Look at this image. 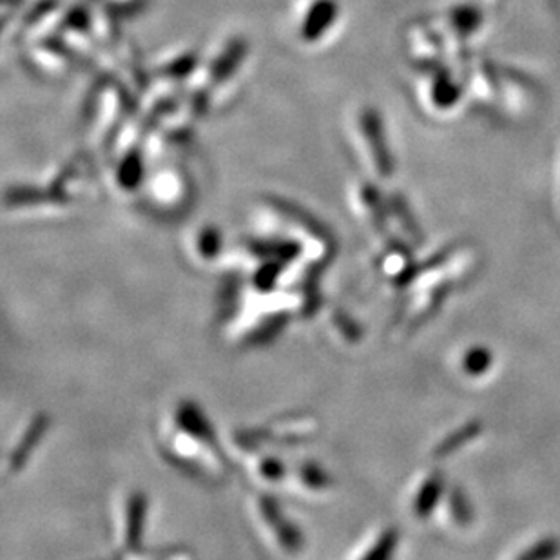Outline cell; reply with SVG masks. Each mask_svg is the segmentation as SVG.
<instances>
[{
    "label": "cell",
    "mask_w": 560,
    "mask_h": 560,
    "mask_svg": "<svg viewBox=\"0 0 560 560\" xmlns=\"http://www.w3.org/2000/svg\"><path fill=\"white\" fill-rule=\"evenodd\" d=\"M485 430V424L479 419H471L468 423L463 424L459 429L441 439V443L434 448V457L438 459H446L450 455H454L455 452H459L463 446L471 443L474 439L479 438Z\"/></svg>",
    "instance_id": "19"
},
{
    "label": "cell",
    "mask_w": 560,
    "mask_h": 560,
    "mask_svg": "<svg viewBox=\"0 0 560 560\" xmlns=\"http://www.w3.org/2000/svg\"><path fill=\"white\" fill-rule=\"evenodd\" d=\"M388 206H390V217L396 218L397 223H399L402 231L407 233L410 242H412V244H423V233H421V229L418 228V222H416V218L412 217V211L408 209L401 196H390Z\"/></svg>",
    "instance_id": "20"
},
{
    "label": "cell",
    "mask_w": 560,
    "mask_h": 560,
    "mask_svg": "<svg viewBox=\"0 0 560 560\" xmlns=\"http://www.w3.org/2000/svg\"><path fill=\"white\" fill-rule=\"evenodd\" d=\"M49 429H51V418L48 412H33L30 418L19 424V429L13 432V438L5 448L4 465H2L4 477L19 476L30 465L33 455L37 454L44 439L49 434Z\"/></svg>",
    "instance_id": "6"
},
{
    "label": "cell",
    "mask_w": 560,
    "mask_h": 560,
    "mask_svg": "<svg viewBox=\"0 0 560 560\" xmlns=\"http://www.w3.org/2000/svg\"><path fill=\"white\" fill-rule=\"evenodd\" d=\"M145 154L140 145L117 149L109 165V182L120 196H140L148 178Z\"/></svg>",
    "instance_id": "11"
},
{
    "label": "cell",
    "mask_w": 560,
    "mask_h": 560,
    "mask_svg": "<svg viewBox=\"0 0 560 560\" xmlns=\"http://www.w3.org/2000/svg\"><path fill=\"white\" fill-rule=\"evenodd\" d=\"M339 19L338 0H305L298 11L296 35L300 43L314 46L332 32Z\"/></svg>",
    "instance_id": "12"
},
{
    "label": "cell",
    "mask_w": 560,
    "mask_h": 560,
    "mask_svg": "<svg viewBox=\"0 0 560 560\" xmlns=\"http://www.w3.org/2000/svg\"><path fill=\"white\" fill-rule=\"evenodd\" d=\"M334 487V476L322 463L305 459L289 466L283 490L298 501L319 502L332 495Z\"/></svg>",
    "instance_id": "7"
},
{
    "label": "cell",
    "mask_w": 560,
    "mask_h": 560,
    "mask_svg": "<svg viewBox=\"0 0 560 560\" xmlns=\"http://www.w3.org/2000/svg\"><path fill=\"white\" fill-rule=\"evenodd\" d=\"M96 4L104 5L107 10L115 11V13L120 15V13L138 8V5L142 4V0H96Z\"/></svg>",
    "instance_id": "24"
},
{
    "label": "cell",
    "mask_w": 560,
    "mask_h": 560,
    "mask_svg": "<svg viewBox=\"0 0 560 560\" xmlns=\"http://www.w3.org/2000/svg\"><path fill=\"white\" fill-rule=\"evenodd\" d=\"M323 327L328 338L341 345H358L363 338V328L349 312L341 307H328L323 311Z\"/></svg>",
    "instance_id": "16"
},
{
    "label": "cell",
    "mask_w": 560,
    "mask_h": 560,
    "mask_svg": "<svg viewBox=\"0 0 560 560\" xmlns=\"http://www.w3.org/2000/svg\"><path fill=\"white\" fill-rule=\"evenodd\" d=\"M184 254L192 267L214 269L225 256V236L214 223H200L184 236Z\"/></svg>",
    "instance_id": "10"
},
{
    "label": "cell",
    "mask_w": 560,
    "mask_h": 560,
    "mask_svg": "<svg viewBox=\"0 0 560 560\" xmlns=\"http://www.w3.org/2000/svg\"><path fill=\"white\" fill-rule=\"evenodd\" d=\"M140 196L151 214L160 220H176L195 203V182L184 165L165 162L149 171Z\"/></svg>",
    "instance_id": "4"
},
{
    "label": "cell",
    "mask_w": 560,
    "mask_h": 560,
    "mask_svg": "<svg viewBox=\"0 0 560 560\" xmlns=\"http://www.w3.org/2000/svg\"><path fill=\"white\" fill-rule=\"evenodd\" d=\"M354 135L360 143L361 153L375 171V175L381 178L390 176L394 173V164H392L390 153L386 149L380 118L372 109H361L355 115Z\"/></svg>",
    "instance_id": "9"
},
{
    "label": "cell",
    "mask_w": 560,
    "mask_h": 560,
    "mask_svg": "<svg viewBox=\"0 0 560 560\" xmlns=\"http://www.w3.org/2000/svg\"><path fill=\"white\" fill-rule=\"evenodd\" d=\"M560 553V540L548 537L532 546L529 550L523 551L518 559L523 560H546L553 559Z\"/></svg>",
    "instance_id": "23"
},
{
    "label": "cell",
    "mask_w": 560,
    "mask_h": 560,
    "mask_svg": "<svg viewBox=\"0 0 560 560\" xmlns=\"http://www.w3.org/2000/svg\"><path fill=\"white\" fill-rule=\"evenodd\" d=\"M30 60L49 74L69 73L77 63V49L66 43L59 33H49L27 44Z\"/></svg>",
    "instance_id": "13"
},
{
    "label": "cell",
    "mask_w": 560,
    "mask_h": 560,
    "mask_svg": "<svg viewBox=\"0 0 560 560\" xmlns=\"http://www.w3.org/2000/svg\"><path fill=\"white\" fill-rule=\"evenodd\" d=\"M444 488H446V481H444L443 471H432L418 488V492L412 499V512L419 521H427V518L434 513L439 502L443 499Z\"/></svg>",
    "instance_id": "17"
},
{
    "label": "cell",
    "mask_w": 560,
    "mask_h": 560,
    "mask_svg": "<svg viewBox=\"0 0 560 560\" xmlns=\"http://www.w3.org/2000/svg\"><path fill=\"white\" fill-rule=\"evenodd\" d=\"M448 512L454 523L459 526H468L474 521V506L459 487H454L448 492Z\"/></svg>",
    "instance_id": "22"
},
{
    "label": "cell",
    "mask_w": 560,
    "mask_h": 560,
    "mask_svg": "<svg viewBox=\"0 0 560 560\" xmlns=\"http://www.w3.org/2000/svg\"><path fill=\"white\" fill-rule=\"evenodd\" d=\"M493 365V354L487 347H474L463 358V371L470 377H481Z\"/></svg>",
    "instance_id": "21"
},
{
    "label": "cell",
    "mask_w": 560,
    "mask_h": 560,
    "mask_svg": "<svg viewBox=\"0 0 560 560\" xmlns=\"http://www.w3.org/2000/svg\"><path fill=\"white\" fill-rule=\"evenodd\" d=\"M4 206L16 217H60L71 211L68 201L44 186H13L4 192Z\"/></svg>",
    "instance_id": "8"
},
{
    "label": "cell",
    "mask_w": 560,
    "mask_h": 560,
    "mask_svg": "<svg viewBox=\"0 0 560 560\" xmlns=\"http://www.w3.org/2000/svg\"><path fill=\"white\" fill-rule=\"evenodd\" d=\"M160 454L195 481L218 487L228 481L233 459L206 410L187 397L165 408L156 429Z\"/></svg>",
    "instance_id": "1"
},
{
    "label": "cell",
    "mask_w": 560,
    "mask_h": 560,
    "mask_svg": "<svg viewBox=\"0 0 560 560\" xmlns=\"http://www.w3.org/2000/svg\"><path fill=\"white\" fill-rule=\"evenodd\" d=\"M149 501L140 490L118 493L113 502V548L118 559H143V534L148 526Z\"/></svg>",
    "instance_id": "5"
},
{
    "label": "cell",
    "mask_w": 560,
    "mask_h": 560,
    "mask_svg": "<svg viewBox=\"0 0 560 560\" xmlns=\"http://www.w3.org/2000/svg\"><path fill=\"white\" fill-rule=\"evenodd\" d=\"M245 476L249 479L254 490L264 492H278L283 490L289 474V465L281 460L275 450H264L240 460Z\"/></svg>",
    "instance_id": "14"
},
{
    "label": "cell",
    "mask_w": 560,
    "mask_h": 560,
    "mask_svg": "<svg viewBox=\"0 0 560 560\" xmlns=\"http://www.w3.org/2000/svg\"><path fill=\"white\" fill-rule=\"evenodd\" d=\"M132 93L122 80H102L91 93L85 106V124L91 143L102 151H112L124 127L129 124L137 107L132 106Z\"/></svg>",
    "instance_id": "2"
},
{
    "label": "cell",
    "mask_w": 560,
    "mask_h": 560,
    "mask_svg": "<svg viewBox=\"0 0 560 560\" xmlns=\"http://www.w3.org/2000/svg\"><path fill=\"white\" fill-rule=\"evenodd\" d=\"M397 545H399V532L396 528H383L350 557L360 560L390 559L396 553Z\"/></svg>",
    "instance_id": "18"
},
{
    "label": "cell",
    "mask_w": 560,
    "mask_h": 560,
    "mask_svg": "<svg viewBox=\"0 0 560 560\" xmlns=\"http://www.w3.org/2000/svg\"><path fill=\"white\" fill-rule=\"evenodd\" d=\"M247 515L259 542L278 557H296L305 548V537L275 493L253 490L247 498Z\"/></svg>",
    "instance_id": "3"
},
{
    "label": "cell",
    "mask_w": 560,
    "mask_h": 560,
    "mask_svg": "<svg viewBox=\"0 0 560 560\" xmlns=\"http://www.w3.org/2000/svg\"><path fill=\"white\" fill-rule=\"evenodd\" d=\"M350 203L355 214L369 225V229H372L375 234L385 236L388 218H390V206L377 187L372 186L371 182H355L350 190Z\"/></svg>",
    "instance_id": "15"
}]
</instances>
